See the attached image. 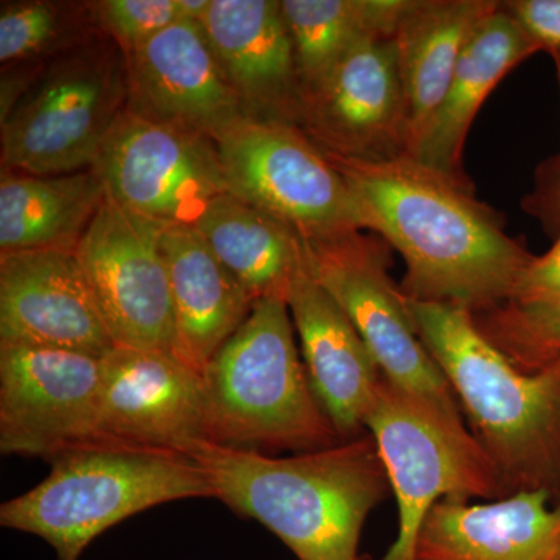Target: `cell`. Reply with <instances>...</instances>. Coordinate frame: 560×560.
Masks as SVG:
<instances>
[{
	"label": "cell",
	"instance_id": "6da1fadb",
	"mask_svg": "<svg viewBox=\"0 0 560 560\" xmlns=\"http://www.w3.org/2000/svg\"><path fill=\"white\" fill-rule=\"evenodd\" d=\"M348 184L363 230L381 234L407 265L412 301L455 305L471 315L510 301L530 254L504 234L466 184L408 154L361 160L324 150Z\"/></svg>",
	"mask_w": 560,
	"mask_h": 560
},
{
	"label": "cell",
	"instance_id": "7a4b0ae2",
	"mask_svg": "<svg viewBox=\"0 0 560 560\" xmlns=\"http://www.w3.org/2000/svg\"><path fill=\"white\" fill-rule=\"evenodd\" d=\"M187 456L205 471L213 499L259 522L300 560H363L364 523L390 490L368 433L289 458L213 442Z\"/></svg>",
	"mask_w": 560,
	"mask_h": 560
},
{
	"label": "cell",
	"instance_id": "3957f363",
	"mask_svg": "<svg viewBox=\"0 0 560 560\" xmlns=\"http://www.w3.org/2000/svg\"><path fill=\"white\" fill-rule=\"evenodd\" d=\"M420 340L499 471L504 497L545 490L560 504V353L523 368L455 305L408 300Z\"/></svg>",
	"mask_w": 560,
	"mask_h": 560
},
{
	"label": "cell",
	"instance_id": "277c9868",
	"mask_svg": "<svg viewBox=\"0 0 560 560\" xmlns=\"http://www.w3.org/2000/svg\"><path fill=\"white\" fill-rule=\"evenodd\" d=\"M49 463V477L2 504L0 525L46 540L57 560H81L101 534L139 512L213 499L205 471L183 453L88 442Z\"/></svg>",
	"mask_w": 560,
	"mask_h": 560
},
{
	"label": "cell",
	"instance_id": "5b68a950",
	"mask_svg": "<svg viewBox=\"0 0 560 560\" xmlns=\"http://www.w3.org/2000/svg\"><path fill=\"white\" fill-rule=\"evenodd\" d=\"M202 378L213 444L302 453L341 442L313 393L285 301L254 302Z\"/></svg>",
	"mask_w": 560,
	"mask_h": 560
},
{
	"label": "cell",
	"instance_id": "8992f818",
	"mask_svg": "<svg viewBox=\"0 0 560 560\" xmlns=\"http://www.w3.org/2000/svg\"><path fill=\"white\" fill-rule=\"evenodd\" d=\"M127 103V57L113 39L62 51L2 117V168L39 176L91 168Z\"/></svg>",
	"mask_w": 560,
	"mask_h": 560
},
{
	"label": "cell",
	"instance_id": "52a82bcc",
	"mask_svg": "<svg viewBox=\"0 0 560 560\" xmlns=\"http://www.w3.org/2000/svg\"><path fill=\"white\" fill-rule=\"evenodd\" d=\"M399 508V528L382 560H415L420 525L444 499H501L499 471L463 419L382 378L368 415Z\"/></svg>",
	"mask_w": 560,
	"mask_h": 560
},
{
	"label": "cell",
	"instance_id": "ba28073f",
	"mask_svg": "<svg viewBox=\"0 0 560 560\" xmlns=\"http://www.w3.org/2000/svg\"><path fill=\"white\" fill-rule=\"evenodd\" d=\"M215 145L228 190L301 241H334L364 231L348 184L296 125L243 117Z\"/></svg>",
	"mask_w": 560,
	"mask_h": 560
},
{
	"label": "cell",
	"instance_id": "9c48e42d",
	"mask_svg": "<svg viewBox=\"0 0 560 560\" xmlns=\"http://www.w3.org/2000/svg\"><path fill=\"white\" fill-rule=\"evenodd\" d=\"M301 242L308 275L352 320L383 377L460 418L447 378L416 330L408 298L388 276L381 246L361 232Z\"/></svg>",
	"mask_w": 560,
	"mask_h": 560
},
{
	"label": "cell",
	"instance_id": "30bf717a",
	"mask_svg": "<svg viewBox=\"0 0 560 560\" xmlns=\"http://www.w3.org/2000/svg\"><path fill=\"white\" fill-rule=\"evenodd\" d=\"M164 224L106 197L75 254L114 345L176 357Z\"/></svg>",
	"mask_w": 560,
	"mask_h": 560
},
{
	"label": "cell",
	"instance_id": "8fae6325",
	"mask_svg": "<svg viewBox=\"0 0 560 560\" xmlns=\"http://www.w3.org/2000/svg\"><path fill=\"white\" fill-rule=\"evenodd\" d=\"M106 197L162 224H191L228 184L215 142L125 109L92 164Z\"/></svg>",
	"mask_w": 560,
	"mask_h": 560
},
{
	"label": "cell",
	"instance_id": "7c38bea8",
	"mask_svg": "<svg viewBox=\"0 0 560 560\" xmlns=\"http://www.w3.org/2000/svg\"><path fill=\"white\" fill-rule=\"evenodd\" d=\"M88 442L183 455L213 442L202 374L172 353L116 346L102 357L101 396Z\"/></svg>",
	"mask_w": 560,
	"mask_h": 560
},
{
	"label": "cell",
	"instance_id": "4fadbf2b",
	"mask_svg": "<svg viewBox=\"0 0 560 560\" xmlns=\"http://www.w3.org/2000/svg\"><path fill=\"white\" fill-rule=\"evenodd\" d=\"M101 386V357L0 345V452L49 460L90 441Z\"/></svg>",
	"mask_w": 560,
	"mask_h": 560
},
{
	"label": "cell",
	"instance_id": "5bb4252c",
	"mask_svg": "<svg viewBox=\"0 0 560 560\" xmlns=\"http://www.w3.org/2000/svg\"><path fill=\"white\" fill-rule=\"evenodd\" d=\"M300 128L341 156L407 154L408 121L394 36L357 40L318 91L302 102Z\"/></svg>",
	"mask_w": 560,
	"mask_h": 560
},
{
	"label": "cell",
	"instance_id": "9a60e30c",
	"mask_svg": "<svg viewBox=\"0 0 560 560\" xmlns=\"http://www.w3.org/2000/svg\"><path fill=\"white\" fill-rule=\"evenodd\" d=\"M127 110L215 142L246 116L198 22L180 20L125 54Z\"/></svg>",
	"mask_w": 560,
	"mask_h": 560
},
{
	"label": "cell",
	"instance_id": "2e32d148",
	"mask_svg": "<svg viewBox=\"0 0 560 560\" xmlns=\"http://www.w3.org/2000/svg\"><path fill=\"white\" fill-rule=\"evenodd\" d=\"M0 345L101 359L116 348L75 250L0 254Z\"/></svg>",
	"mask_w": 560,
	"mask_h": 560
},
{
	"label": "cell",
	"instance_id": "e0dca14e",
	"mask_svg": "<svg viewBox=\"0 0 560 560\" xmlns=\"http://www.w3.org/2000/svg\"><path fill=\"white\" fill-rule=\"evenodd\" d=\"M287 304L320 407L341 441L363 436L383 378L377 361L352 320L305 265L291 285Z\"/></svg>",
	"mask_w": 560,
	"mask_h": 560
},
{
	"label": "cell",
	"instance_id": "ac0fdd59",
	"mask_svg": "<svg viewBox=\"0 0 560 560\" xmlns=\"http://www.w3.org/2000/svg\"><path fill=\"white\" fill-rule=\"evenodd\" d=\"M201 25L246 116L300 127V79L280 2L212 0Z\"/></svg>",
	"mask_w": 560,
	"mask_h": 560
},
{
	"label": "cell",
	"instance_id": "d6986e66",
	"mask_svg": "<svg viewBox=\"0 0 560 560\" xmlns=\"http://www.w3.org/2000/svg\"><path fill=\"white\" fill-rule=\"evenodd\" d=\"M415 560H560V504L545 490L492 503L438 501L420 525Z\"/></svg>",
	"mask_w": 560,
	"mask_h": 560
},
{
	"label": "cell",
	"instance_id": "ffe728a7",
	"mask_svg": "<svg viewBox=\"0 0 560 560\" xmlns=\"http://www.w3.org/2000/svg\"><path fill=\"white\" fill-rule=\"evenodd\" d=\"M161 246L171 276L176 357L202 374L256 301L191 224H164Z\"/></svg>",
	"mask_w": 560,
	"mask_h": 560
},
{
	"label": "cell",
	"instance_id": "44dd1931",
	"mask_svg": "<svg viewBox=\"0 0 560 560\" xmlns=\"http://www.w3.org/2000/svg\"><path fill=\"white\" fill-rule=\"evenodd\" d=\"M539 50L504 7L485 18L460 54L444 101L408 156L463 183L464 143L482 103L506 73Z\"/></svg>",
	"mask_w": 560,
	"mask_h": 560
},
{
	"label": "cell",
	"instance_id": "7402d4cb",
	"mask_svg": "<svg viewBox=\"0 0 560 560\" xmlns=\"http://www.w3.org/2000/svg\"><path fill=\"white\" fill-rule=\"evenodd\" d=\"M501 3L492 0H410L397 27L408 151L434 116L471 33Z\"/></svg>",
	"mask_w": 560,
	"mask_h": 560
},
{
	"label": "cell",
	"instance_id": "603a6c76",
	"mask_svg": "<svg viewBox=\"0 0 560 560\" xmlns=\"http://www.w3.org/2000/svg\"><path fill=\"white\" fill-rule=\"evenodd\" d=\"M105 200L92 168L54 176L2 168L0 254L75 250Z\"/></svg>",
	"mask_w": 560,
	"mask_h": 560
},
{
	"label": "cell",
	"instance_id": "cb8c5ba5",
	"mask_svg": "<svg viewBox=\"0 0 560 560\" xmlns=\"http://www.w3.org/2000/svg\"><path fill=\"white\" fill-rule=\"evenodd\" d=\"M194 228L254 301L287 302L304 267L302 242L294 232L231 191L210 202Z\"/></svg>",
	"mask_w": 560,
	"mask_h": 560
},
{
	"label": "cell",
	"instance_id": "d4e9b609",
	"mask_svg": "<svg viewBox=\"0 0 560 560\" xmlns=\"http://www.w3.org/2000/svg\"><path fill=\"white\" fill-rule=\"evenodd\" d=\"M302 102L323 86L357 40L396 36L410 0H282Z\"/></svg>",
	"mask_w": 560,
	"mask_h": 560
},
{
	"label": "cell",
	"instance_id": "484cf974",
	"mask_svg": "<svg viewBox=\"0 0 560 560\" xmlns=\"http://www.w3.org/2000/svg\"><path fill=\"white\" fill-rule=\"evenodd\" d=\"M102 33L88 2L16 0L0 9V61L3 66L49 61Z\"/></svg>",
	"mask_w": 560,
	"mask_h": 560
},
{
	"label": "cell",
	"instance_id": "4316f807",
	"mask_svg": "<svg viewBox=\"0 0 560 560\" xmlns=\"http://www.w3.org/2000/svg\"><path fill=\"white\" fill-rule=\"evenodd\" d=\"M495 312L497 337L560 320V238L544 256L530 257L510 301Z\"/></svg>",
	"mask_w": 560,
	"mask_h": 560
},
{
	"label": "cell",
	"instance_id": "83f0119b",
	"mask_svg": "<svg viewBox=\"0 0 560 560\" xmlns=\"http://www.w3.org/2000/svg\"><path fill=\"white\" fill-rule=\"evenodd\" d=\"M92 22L127 54L180 21L179 0H95Z\"/></svg>",
	"mask_w": 560,
	"mask_h": 560
},
{
	"label": "cell",
	"instance_id": "f1b7e54d",
	"mask_svg": "<svg viewBox=\"0 0 560 560\" xmlns=\"http://www.w3.org/2000/svg\"><path fill=\"white\" fill-rule=\"evenodd\" d=\"M503 5L541 50L560 54V0H514Z\"/></svg>",
	"mask_w": 560,
	"mask_h": 560
},
{
	"label": "cell",
	"instance_id": "f546056e",
	"mask_svg": "<svg viewBox=\"0 0 560 560\" xmlns=\"http://www.w3.org/2000/svg\"><path fill=\"white\" fill-rule=\"evenodd\" d=\"M493 342L521 366H540L560 353V320L536 329L500 335Z\"/></svg>",
	"mask_w": 560,
	"mask_h": 560
},
{
	"label": "cell",
	"instance_id": "4dcf8cb0",
	"mask_svg": "<svg viewBox=\"0 0 560 560\" xmlns=\"http://www.w3.org/2000/svg\"><path fill=\"white\" fill-rule=\"evenodd\" d=\"M212 0H179L180 20L201 24L208 16Z\"/></svg>",
	"mask_w": 560,
	"mask_h": 560
},
{
	"label": "cell",
	"instance_id": "1f68e13d",
	"mask_svg": "<svg viewBox=\"0 0 560 560\" xmlns=\"http://www.w3.org/2000/svg\"><path fill=\"white\" fill-rule=\"evenodd\" d=\"M556 66H558V75H559V83H560V54L555 55Z\"/></svg>",
	"mask_w": 560,
	"mask_h": 560
},
{
	"label": "cell",
	"instance_id": "d6a6232c",
	"mask_svg": "<svg viewBox=\"0 0 560 560\" xmlns=\"http://www.w3.org/2000/svg\"><path fill=\"white\" fill-rule=\"evenodd\" d=\"M363 560H366V559H363Z\"/></svg>",
	"mask_w": 560,
	"mask_h": 560
}]
</instances>
